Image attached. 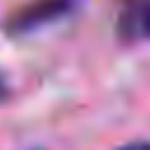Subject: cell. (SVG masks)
<instances>
[{
	"mask_svg": "<svg viewBox=\"0 0 150 150\" xmlns=\"http://www.w3.org/2000/svg\"><path fill=\"white\" fill-rule=\"evenodd\" d=\"M80 0H30L14 9L7 19V33L19 38V35H33L38 30H45L66 16H70L77 9Z\"/></svg>",
	"mask_w": 150,
	"mask_h": 150,
	"instance_id": "cell-1",
	"label": "cell"
},
{
	"mask_svg": "<svg viewBox=\"0 0 150 150\" xmlns=\"http://www.w3.org/2000/svg\"><path fill=\"white\" fill-rule=\"evenodd\" d=\"M117 28L127 40H150V0H127Z\"/></svg>",
	"mask_w": 150,
	"mask_h": 150,
	"instance_id": "cell-2",
	"label": "cell"
},
{
	"mask_svg": "<svg viewBox=\"0 0 150 150\" xmlns=\"http://www.w3.org/2000/svg\"><path fill=\"white\" fill-rule=\"evenodd\" d=\"M120 150H150V143H148V141H134V143L122 145Z\"/></svg>",
	"mask_w": 150,
	"mask_h": 150,
	"instance_id": "cell-3",
	"label": "cell"
},
{
	"mask_svg": "<svg viewBox=\"0 0 150 150\" xmlns=\"http://www.w3.org/2000/svg\"><path fill=\"white\" fill-rule=\"evenodd\" d=\"M7 96H9V87H7V82H5V75L0 73V103H2Z\"/></svg>",
	"mask_w": 150,
	"mask_h": 150,
	"instance_id": "cell-4",
	"label": "cell"
}]
</instances>
